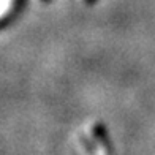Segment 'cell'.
<instances>
[{
    "mask_svg": "<svg viewBox=\"0 0 155 155\" xmlns=\"http://www.w3.org/2000/svg\"><path fill=\"white\" fill-rule=\"evenodd\" d=\"M86 2H87V3H89V5H94V3H95V2H97V0H86Z\"/></svg>",
    "mask_w": 155,
    "mask_h": 155,
    "instance_id": "1",
    "label": "cell"
},
{
    "mask_svg": "<svg viewBox=\"0 0 155 155\" xmlns=\"http://www.w3.org/2000/svg\"><path fill=\"white\" fill-rule=\"evenodd\" d=\"M43 2H49V0H43Z\"/></svg>",
    "mask_w": 155,
    "mask_h": 155,
    "instance_id": "2",
    "label": "cell"
}]
</instances>
